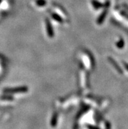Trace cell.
I'll use <instances>...</instances> for the list:
<instances>
[{"label": "cell", "mask_w": 128, "mask_h": 129, "mask_svg": "<svg viewBox=\"0 0 128 129\" xmlns=\"http://www.w3.org/2000/svg\"><path fill=\"white\" fill-rule=\"evenodd\" d=\"M92 5L93 6H94V8L96 9L101 8V7H103L102 4H101L100 2L96 1V0H92Z\"/></svg>", "instance_id": "5"}, {"label": "cell", "mask_w": 128, "mask_h": 129, "mask_svg": "<svg viewBox=\"0 0 128 129\" xmlns=\"http://www.w3.org/2000/svg\"><path fill=\"white\" fill-rule=\"evenodd\" d=\"M124 66H125V68H126L127 70H128V64H125H125H124Z\"/></svg>", "instance_id": "10"}, {"label": "cell", "mask_w": 128, "mask_h": 129, "mask_svg": "<svg viewBox=\"0 0 128 129\" xmlns=\"http://www.w3.org/2000/svg\"><path fill=\"white\" fill-rule=\"evenodd\" d=\"M123 45H124V43H123V39H121L120 40V41H118V42L117 43L116 46H117V47H118L119 48V49H122V48L123 47Z\"/></svg>", "instance_id": "8"}, {"label": "cell", "mask_w": 128, "mask_h": 129, "mask_svg": "<svg viewBox=\"0 0 128 129\" xmlns=\"http://www.w3.org/2000/svg\"><path fill=\"white\" fill-rule=\"evenodd\" d=\"M51 16H52V18H53L54 20H55L56 21H57L58 22H63V19H62V17H61L60 15H58V14H56V13H52V14H51Z\"/></svg>", "instance_id": "4"}, {"label": "cell", "mask_w": 128, "mask_h": 129, "mask_svg": "<svg viewBox=\"0 0 128 129\" xmlns=\"http://www.w3.org/2000/svg\"><path fill=\"white\" fill-rule=\"evenodd\" d=\"M46 28H47V31L48 36L50 38H52L54 36V29L52 28V24L50 23V20L49 19H46Z\"/></svg>", "instance_id": "2"}, {"label": "cell", "mask_w": 128, "mask_h": 129, "mask_svg": "<svg viewBox=\"0 0 128 129\" xmlns=\"http://www.w3.org/2000/svg\"><path fill=\"white\" fill-rule=\"evenodd\" d=\"M36 5H37L39 7H42L46 5L47 2L45 0H35Z\"/></svg>", "instance_id": "7"}, {"label": "cell", "mask_w": 128, "mask_h": 129, "mask_svg": "<svg viewBox=\"0 0 128 129\" xmlns=\"http://www.w3.org/2000/svg\"><path fill=\"white\" fill-rule=\"evenodd\" d=\"M27 87H18L15 88H6L3 90V92L5 94H15L19 92H28Z\"/></svg>", "instance_id": "1"}, {"label": "cell", "mask_w": 128, "mask_h": 129, "mask_svg": "<svg viewBox=\"0 0 128 129\" xmlns=\"http://www.w3.org/2000/svg\"><path fill=\"white\" fill-rule=\"evenodd\" d=\"M2 99L3 100H6V99H9V100H13V98L12 96H2Z\"/></svg>", "instance_id": "9"}, {"label": "cell", "mask_w": 128, "mask_h": 129, "mask_svg": "<svg viewBox=\"0 0 128 129\" xmlns=\"http://www.w3.org/2000/svg\"><path fill=\"white\" fill-rule=\"evenodd\" d=\"M107 10H105V11H103V12L101 14V15L99 16V18H97V23L98 24H101L103 22L104 20H105L106 16H107Z\"/></svg>", "instance_id": "3"}, {"label": "cell", "mask_w": 128, "mask_h": 129, "mask_svg": "<svg viewBox=\"0 0 128 129\" xmlns=\"http://www.w3.org/2000/svg\"><path fill=\"white\" fill-rule=\"evenodd\" d=\"M109 60L110 61V62H111V63H112V65H113L114 66V67L116 68V69L118 71V72H120V73H122V71L121 70H120V67H119L117 65V64H117L116 62H115V61L112 58H110V57H109Z\"/></svg>", "instance_id": "6"}]
</instances>
